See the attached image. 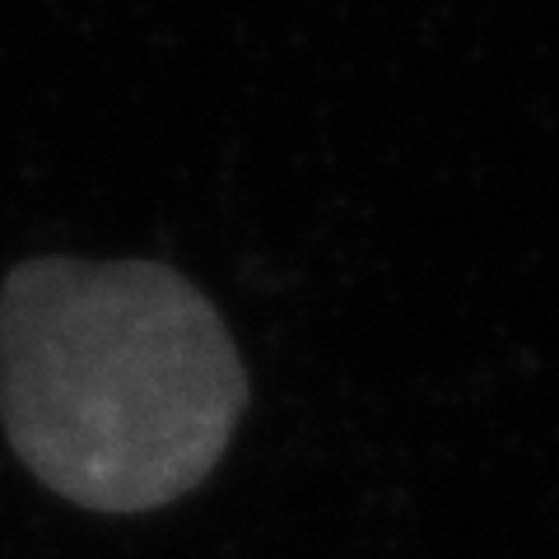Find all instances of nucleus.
Returning a JSON list of instances; mask_svg holds the SVG:
<instances>
[{
	"mask_svg": "<svg viewBox=\"0 0 559 559\" xmlns=\"http://www.w3.org/2000/svg\"><path fill=\"white\" fill-rule=\"evenodd\" d=\"M248 401L210 299L159 261L14 266L0 289V419L47 489L145 513L197 489Z\"/></svg>",
	"mask_w": 559,
	"mask_h": 559,
	"instance_id": "f257e3e1",
	"label": "nucleus"
}]
</instances>
